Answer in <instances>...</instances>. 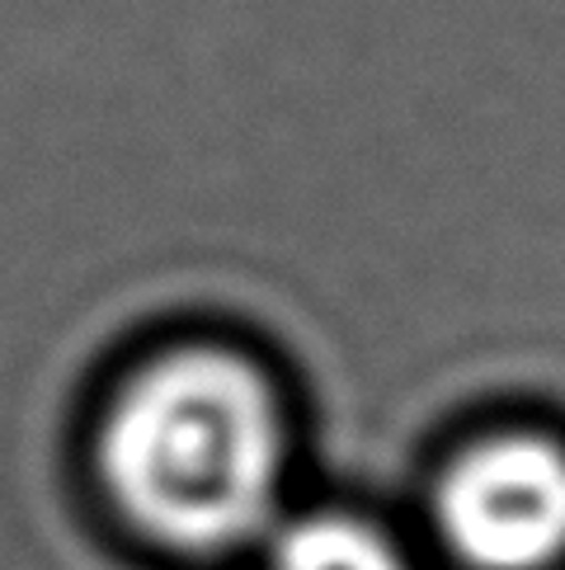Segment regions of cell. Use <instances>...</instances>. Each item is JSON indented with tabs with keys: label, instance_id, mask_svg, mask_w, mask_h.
<instances>
[{
	"label": "cell",
	"instance_id": "1",
	"mask_svg": "<svg viewBox=\"0 0 565 570\" xmlns=\"http://www.w3.org/2000/svg\"><path fill=\"white\" fill-rule=\"evenodd\" d=\"M99 458L141 533L179 552H227L274 514L282 420L246 358L179 350L118 396Z\"/></svg>",
	"mask_w": 565,
	"mask_h": 570
},
{
	"label": "cell",
	"instance_id": "2",
	"mask_svg": "<svg viewBox=\"0 0 565 570\" xmlns=\"http://www.w3.org/2000/svg\"><path fill=\"white\" fill-rule=\"evenodd\" d=\"M438 533L476 570H542L565 557V448L504 434L462 453L438 485Z\"/></svg>",
	"mask_w": 565,
	"mask_h": 570
},
{
	"label": "cell",
	"instance_id": "3",
	"mask_svg": "<svg viewBox=\"0 0 565 570\" xmlns=\"http://www.w3.org/2000/svg\"><path fill=\"white\" fill-rule=\"evenodd\" d=\"M274 570H406V561L368 519L307 514L278 533Z\"/></svg>",
	"mask_w": 565,
	"mask_h": 570
}]
</instances>
